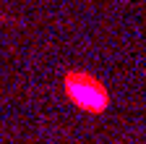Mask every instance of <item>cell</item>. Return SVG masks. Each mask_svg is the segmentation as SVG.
Masks as SVG:
<instances>
[{
	"label": "cell",
	"mask_w": 146,
	"mask_h": 144,
	"mask_svg": "<svg viewBox=\"0 0 146 144\" xmlns=\"http://www.w3.org/2000/svg\"><path fill=\"white\" fill-rule=\"evenodd\" d=\"M65 92H68L73 105H78L81 110H89V113H102L110 105L107 89L89 74H78V71L68 74L65 76Z\"/></svg>",
	"instance_id": "6da1fadb"
}]
</instances>
